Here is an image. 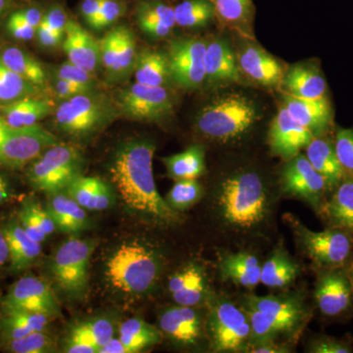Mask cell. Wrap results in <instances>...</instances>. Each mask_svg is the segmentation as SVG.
Here are the masks:
<instances>
[{
    "label": "cell",
    "instance_id": "1",
    "mask_svg": "<svg viewBox=\"0 0 353 353\" xmlns=\"http://www.w3.org/2000/svg\"><path fill=\"white\" fill-rule=\"evenodd\" d=\"M154 152L150 141H127L114 154L109 173L128 208L160 224H173L179 212L158 192L152 170Z\"/></svg>",
    "mask_w": 353,
    "mask_h": 353
},
{
    "label": "cell",
    "instance_id": "2",
    "mask_svg": "<svg viewBox=\"0 0 353 353\" xmlns=\"http://www.w3.org/2000/svg\"><path fill=\"white\" fill-rule=\"evenodd\" d=\"M159 257L150 246L139 241L122 243L106 262L105 277L111 287L130 296H141L157 284Z\"/></svg>",
    "mask_w": 353,
    "mask_h": 353
},
{
    "label": "cell",
    "instance_id": "3",
    "mask_svg": "<svg viewBox=\"0 0 353 353\" xmlns=\"http://www.w3.org/2000/svg\"><path fill=\"white\" fill-rule=\"evenodd\" d=\"M222 217L232 226L248 229L264 220L268 208L261 178L253 172H243L222 183L218 196Z\"/></svg>",
    "mask_w": 353,
    "mask_h": 353
},
{
    "label": "cell",
    "instance_id": "4",
    "mask_svg": "<svg viewBox=\"0 0 353 353\" xmlns=\"http://www.w3.org/2000/svg\"><path fill=\"white\" fill-rule=\"evenodd\" d=\"M257 119L259 113L252 101L243 94H229L202 109L196 127L209 139L228 141L245 134Z\"/></svg>",
    "mask_w": 353,
    "mask_h": 353
},
{
    "label": "cell",
    "instance_id": "5",
    "mask_svg": "<svg viewBox=\"0 0 353 353\" xmlns=\"http://www.w3.org/2000/svg\"><path fill=\"white\" fill-rule=\"evenodd\" d=\"M117 115L114 101L94 90L62 101L55 110L54 124L74 138H87L101 131Z\"/></svg>",
    "mask_w": 353,
    "mask_h": 353
},
{
    "label": "cell",
    "instance_id": "6",
    "mask_svg": "<svg viewBox=\"0 0 353 353\" xmlns=\"http://www.w3.org/2000/svg\"><path fill=\"white\" fill-rule=\"evenodd\" d=\"M83 163L79 148L57 143L30 164L26 176L32 188L50 196L64 192L77 176L82 175Z\"/></svg>",
    "mask_w": 353,
    "mask_h": 353
},
{
    "label": "cell",
    "instance_id": "7",
    "mask_svg": "<svg viewBox=\"0 0 353 353\" xmlns=\"http://www.w3.org/2000/svg\"><path fill=\"white\" fill-rule=\"evenodd\" d=\"M58 141L44 128H15L0 118V166L19 170L32 163Z\"/></svg>",
    "mask_w": 353,
    "mask_h": 353
},
{
    "label": "cell",
    "instance_id": "8",
    "mask_svg": "<svg viewBox=\"0 0 353 353\" xmlns=\"http://www.w3.org/2000/svg\"><path fill=\"white\" fill-rule=\"evenodd\" d=\"M90 241L72 239L60 245L51 261V273L61 292L71 299L87 294L90 261L94 252Z\"/></svg>",
    "mask_w": 353,
    "mask_h": 353
},
{
    "label": "cell",
    "instance_id": "9",
    "mask_svg": "<svg viewBox=\"0 0 353 353\" xmlns=\"http://www.w3.org/2000/svg\"><path fill=\"white\" fill-rule=\"evenodd\" d=\"M114 103L118 114L138 122H159L174 111L173 97L166 88L138 82L123 88L116 95Z\"/></svg>",
    "mask_w": 353,
    "mask_h": 353
},
{
    "label": "cell",
    "instance_id": "10",
    "mask_svg": "<svg viewBox=\"0 0 353 353\" xmlns=\"http://www.w3.org/2000/svg\"><path fill=\"white\" fill-rule=\"evenodd\" d=\"M294 231L306 255L319 268L347 266L353 254V236L340 228L313 232L296 223Z\"/></svg>",
    "mask_w": 353,
    "mask_h": 353
},
{
    "label": "cell",
    "instance_id": "11",
    "mask_svg": "<svg viewBox=\"0 0 353 353\" xmlns=\"http://www.w3.org/2000/svg\"><path fill=\"white\" fill-rule=\"evenodd\" d=\"M211 345L217 352H238L252 340V325L245 311L231 301L216 304L208 319Z\"/></svg>",
    "mask_w": 353,
    "mask_h": 353
},
{
    "label": "cell",
    "instance_id": "12",
    "mask_svg": "<svg viewBox=\"0 0 353 353\" xmlns=\"http://www.w3.org/2000/svg\"><path fill=\"white\" fill-rule=\"evenodd\" d=\"M206 43L199 38H182L172 41L166 55L171 82L183 90H196L205 81Z\"/></svg>",
    "mask_w": 353,
    "mask_h": 353
},
{
    "label": "cell",
    "instance_id": "13",
    "mask_svg": "<svg viewBox=\"0 0 353 353\" xmlns=\"http://www.w3.org/2000/svg\"><path fill=\"white\" fill-rule=\"evenodd\" d=\"M2 311L41 313L51 319L60 314L59 301L46 281L34 275L19 279L1 301Z\"/></svg>",
    "mask_w": 353,
    "mask_h": 353
},
{
    "label": "cell",
    "instance_id": "14",
    "mask_svg": "<svg viewBox=\"0 0 353 353\" xmlns=\"http://www.w3.org/2000/svg\"><path fill=\"white\" fill-rule=\"evenodd\" d=\"M315 285V301L323 317L334 320L353 312V294L347 266L320 268Z\"/></svg>",
    "mask_w": 353,
    "mask_h": 353
},
{
    "label": "cell",
    "instance_id": "15",
    "mask_svg": "<svg viewBox=\"0 0 353 353\" xmlns=\"http://www.w3.org/2000/svg\"><path fill=\"white\" fill-rule=\"evenodd\" d=\"M281 185L285 194L303 199L317 212L321 210L329 194L326 181L303 154L288 161L281 176Z\"/></svg>",
    "mask_w": 353,
    "mask_h": 353
},
{
    "label": "cell",
    "instance_id": "16",
    "mask_svg": "<svg viewBox=\"0 0 353 353\" xmlns=\"http://www.w3.org/2000/svg\"><path fill=\"white\" fill-rule=\"evenodd\" d=\"M313 138L312 132L297 123L284 105L279 109L268 134L269 145L274 154L289 161L307 148Z\"/></svg>",
    "mask_w": 353,
    "mask_h": 353
},
{
    "label": "cell",
    "instance_id": "17",
    "mask_svg": "<svg viewBox=\"0 0 353 353\" xmlns=\"http://www.w3.org/2000/svg\"><path fill=\"white\" fill-rule=\"evenodd\" d=\"M285 108L297 123L306 128L314 137L326 136L333 125V109L327 97L301 99L283 94Z\"/></svg>",
    "mask_w": 353,
    "mask_h": 353
},
{
    "label": "cell",
    "instance_id": "18",
    "mask_svg": "<svg viewBox=\"0 0 353 353\" xmlns=\"http://www.w3.org/2000/svg\"><path fill=\"white\" fill-rule=\"evenodd\" d=\"M62 48L68 61L92 75L101 64V43L76 21H68Z\"/></svg>",
    "mask_w": 353,
    "mask_h": 353
},
{
    "label": "cell",
    "instance_id": "19",
    "mask_svg": "<svg viewBox=\"0 0 353 353\" xmlns=\"http://www.w3.org/2000/svg\"><path fill=\"white\" fill-rule=\"evenodd\" d=\"M236 60L241 72L253 82L264 87L282 83L285 74L282 65L263 48L248 44L241 48Z\"/></svg>",
    "mask_w": 353,
    "mask_h": 353
},
{
    "label": "cell",
    "instance_id": "20",
    "mask_svg": "<svg viewBox=\"0 0 353 353\" xmlns=\"http://www.w3.org/2000/svg\"><path fill=\"white\" fill-rule=\"evenodd\" d=\"M159 328L170 340L194 345L201 336V317L196 307L176 305L166 309L159 318Z\"/></svg>",
    "mask_w": 353,
    "mask_h": 353
},
{
    "label": "cell",
    "instance_id": "21",
    "mask_svg": "<svg viewBox=\"0 0 353 353\" xmlns=\"http://www.w3.org/2000/svg\"><path fill=\"white\" fill-rule=\"evenodd\" d=\"M248 306L263 313L282 333L292 332L306 317L305 309L296 301L285 297L250 296Z\"/></svg>",
    "mask_w": 353,
    "mask_h": 353
},
{
    "label": "cell",
    "instance_id": "22",
    "mask_svg": "<svg viewBox=\"0 0 353 353\" xmlns=\"http://www.w3.org/2000/svg\"><path fill=\"white\" fill-rule=\"evenodd\" d=\"M205 81L213 85L238 83L241 70L229 43L224 39H212L206 46L204 57Z\"/></svg>",
    "mask_w": 353,
    "mask_h": 353
},
{
    "label": "cell",
    "instance_id": "23",
    "mask_svg": "<svg viewBox=\"0 0 353 353\" xmlns=\"http://www.w3.org/2000/svg\"><path fill=\"white\" fill-rule=\"evenodd\" d=\"M168 289L179 305L196 307L208 294L205 274L197 265L185 267L169 279Z\"/></svg>",
    "mask_w": 353,
    "mask_h": 353
},
{
    "label": "cell",
    "instance_id": "24",
    "mask_svg": "<svg viewBox=\"0 0 353 353\" xmlns=\"http://www.w3.org/2000/svg\"><path fill=\"white\" fill-rule=\"evenodd\" d=\"M305 150L308 161L325 179L328 192L331 194L345 175L336 155L334 139L325 136L314 137Z\"/></svg>",
    "mask_w": 353,
    "mask_h": 353
},
{
    "label": "cell",
    "instance_id": "25",
    "mask_svg": "<svg viewBox=\"0 0 353 353\" xmlns=\"http://www.w3.org/2000/svg\"><path fill=\"white\" fill-rule=\"evenodd\" d=\"M282 85L285 94L301 99L326 97L327 83L321 70L314 64H296L285 72Z\"/></svg>",
    "mask_w": 353,
    "mask_h": 353
},
{
    "label": "cell",
    "instance_id": "26",
    "mask_svg": "<svg viewBox=\"0 0 353 353\" xmlns=\"http://www.w3.org/2000/svg\"><path fill=\"white\" fill-rule=\"evenodd\" d=\"M319 213L329 227L340 228L353 236V176L345 174Z\"/></svg>",
    "mask_w": 353,
    "mask_h": 353
},
{
    "label": "cell",
    "instance_id": "27",
    "mask_svg": "<svg viewBox=\"0 0 353 353\" xmlns=\"http://www.w3.org/2000/svg\"><path fill=\"white\" fill-rule=\"evenodd\" d=\"M3 229L10 253V270L18 273L36 263L43 252L41 243L26 233L18 219L9 221Z\"/></svg>",
    "mask_w": 353,
    "mask_h": 353
},
{
    "label": "cell",
    "instance_id": "28",
    "mask_svg": "<svg viewBox=\"0 0 353 353\" xmlns=\"http://www.w3.org/2000/svg\"><path fill=\"white\" fill-rule=\"evenodd\" d=\"M64 192L85 210H106L114 201L110 187L97 176H78Z\"/></svg>",
    "mask_w": 353,
    "mask_h": 353
},
{
    "label": "cell",
    "instance_id": "29",
    "mask_svg": "<svg viewBox=\"0 0 353 353\" xmlns=\"http://www.w3.org/2000/svg\"><path fill=\"white\" fill-rule=\"evenodd\" d=\"M52 112V102L38 97H28L0 105V118L15 128L39 125Z\"/></svg>",
    "mask_w": 353,
    "mask_h": 353
},
{
    "label": "cell",
    "instance_id": "30",
    "mask_svg": "<svg viewBox=\"0 0 353 353\" xmlns=\"http://www.w3.org/2000/svg\"><path fill=\"white\" fill-rule=\"evenodd\" d=\"M46 209L61 233H80L90 225L87 210L65 192L50 194Z\"/></svg>",
    "mask_w": 353,
    "mask_h": 353
},
{
    "label": "cell",
    "instance_id": "31",
    "mask_svg": "<svg viewBox=\"0 0 353 353\" xmlns=\"http://www.w3.org/2000/svg\"><path fill=\"white\" fill-rule=\"evenodd\" d=\"M136 18L139 29L154 39L166 38L176 26L174 8L157 0L139 2Z\"/></svg>",
    "mask_w": 353,
    "mask_h": 353
},
{
    "label": "cell",
    "instance_id": "32",
    "mask_svg": "<svg viewBox=\"0 0 353 353\" xmlns=\"http://www.w3.org/2000/svg\"><path fill=\"white\" fill-rule=\"evenodd\" d=\"M261 268L259 259L252 253H230L220 263L222 278L234 284L253 289L260 283Z\"/></svg>",
    "mask_w": 353,
    "mask_h": 353
},
{
    "label": "cell",
    "instance_id": "33",
    "mask_svg": "<svg viewBox=\"0 0 353 353\" xmlns=\"http://www.w3.org/2000/svg\"><path fill=\"white\" fill-rule=\"evenodd\" d=\"M132 73L137 82L152 87H165L171 81L166 53L152 48L139 51Z\"/></svg>",
    "mask_w": 353,
    "mask_h": 353
},
{
    "label": "cell",
    "instance_id": "34",
    "mask_svg": "<svg viewBox=\"0 0 353 353\" xmlns=\"http://www.w3.org/2000/svg\"><path fill=\"white\" fill-rule=\"evenodd\" d=\"M51 318L27 311H2L0 336L3 343L17 340L34 332L46 331Z\"/></svg>",
    "mask_w": 353,
    "mask_h": 353
},
{
    "label": "cell",
    "instance_id": "35",
    "mask_svg": "<svg viewBox=\"0 0 353 353\" xmlns=\"http://www.w3.org/2000/svg\"><path fill=\"white\" fill-rule=\"evenodd\" d=\"M0 59L9 69L39 90L48 85V78L41 62L17 46H7L0 51Z\"/></svg>",
    "mask_w": 353,
    "mask_h": 353
},
{
    "label": "cell",
    "instance_id": "36",
    "mask_svg": "<svg viewBox=\"0 0 353 353\" xmlns=\"http://www.w3.org/2000/svg\"><path fill=\"white\" fill-rule=\"evenodd\" d=\"M21 226L34 241L43 243L57 230L54 221L48 209L34 199H26L18 214Z\"/></svg>",
    "mask_w": 353,
    "mask_h": 353
},
{
    "label": "cell",
    "instance_id": "37",
    "mask_svg": "<svg viewBox=\"0 0 353 353\" xmlns=\"http://www.w3.org/2000/svg\"><path fill=\"white\" fill-rule=\"evenodd\" d=\"M168 175L174 180L197 179L205 172L203 146L194 145L171 157L163 158Z\"/></svg>",
    "mask_w": 353,
    "mask_h": 353
},
{
    "label": "cell",
    "instance_id": "38",
    "mask_svg": "<svg viewBox=\"0 0 353 353\" xmlns=\"http://www.w3.org/2000/svg\"><path fill=\"white\" fill-rule=\"evenodd\" d=\"M161 334L160 330L139 318L126 320L119 329V339L129 353L141 352L157 345L161 341Z\"/></svg>",
    "mask_w": 353,
    "mask_h": 353
},
{
    "label": "cell",
    "instance_id": "39",
    "mask_svg": "<svg viewBox=\"0 0 353 353\" xmlns=\"http://www.w3.org/2000/svg\"><path fill=\"white\" fill-rule=\"evenodd\" d=\"M297 273L296 264L278 250L262 266L260 283L271 289H282L296 280Z\"/></svg>",
    "mask_w": 353,
    "mask_h": 353
},
{
    "label": "cell",
    "instance_id": "40",
    "mask_svg": "<svg viewBox=\"0 0 353 353\" xmlns=\"http://www.w3.org/2000/svg\"><path fill=\"white\" fill-rule=\"evenodd\" d=\"M216 16L228 27L246 32L252 20V0H211Z\"/></svg>",
    "mask_w": 353,
    "mask_h": 353
},
{
    "label": "cell",
    "instance_id": "41",
    "mask_svg": "<svg viewBox=\"0 0 353 353\" xmlns=\"http://www.w3.org/2000/svg\"><path fill=\"white\" fill-rule=\"evenodd\" d=\"M176 25L188 29L205 27L216 16L211 0H183L174 8Z\"/></svg>",
    "mask_w": 353,
    "mask_h": 353
},
{
    "label": "cell",
    "instance_id": "42",
    "mask_svg": "<svg viewBox=\"0 0 353 353\" xmlns=\"http://www.w3.org/2000/svg\"><path fill=\"white\" fill-rule=\"evenodd\" d=\"M137 41L134 32L121 26L120 48L117 59L114 64L110 73L106 75L108 83H118L126 80L128 77L134 72V62H136Z\"/></svg>",
    "mask_w": 353,
    "mask_h": 353
},
{
    "label": "cell",
    "instance_id": "43",
    "mask_svg": "<svg viewBox=\"0 0 353 353\" xmlns=\"http://www.w3.org/2000/svg\"><path fill=\"white\" fill-rule=\"evenodd\" d=\"M41 90L9 69L0 59V105L28 97H38Z\"/></svg>",
    "mask_w": 353,
    "mask_h": 353
},
{
    "label": "cell",
    "instance_id": "44",
    "mask_svg": "<svg viewBox=\"0 0 353 353\" xmlns=\"http://www.w3.org/2000/svg\"><path fill=\"white\" fill-rule=\"evenodd\" d=\"M202 189L196 179L176 181L172 187L166 201L176 212L192 208L201 199Z\"/></svg>",
    "mask_w": 353,
    "mask_h": 353
},
{
    "label": "cell",
    "instance_id": "45",
    "mask_svg": "<svg viewBox=\"0 0 353 353\" xmlns=\"http://www.w3.org/2000/svg\"><path fill=\"white\" fill-rule=\"evenodd\" d=\"M3 350L12 353H46L53 350V341L44 331L34 332L23 338L6 341Z\"/></svg>",
    "mask_w": 353,
    "mask_h": 353
},
{
    "label": "cell",
    "instance_id": "46",
    "mask_svg": "<svg viewBox=\"0 0 353 353\" xmlns=\"http://www.w3.org/2000/svg\"><path fill=\"white\" fill-rule=\"evenodd\" d=\"M334 143L343 170L353 176V128L339 130L334 134Z\"/></svg>",
    "mask_w": 353,
    "mask_h": 353
},
{
    "label": "cell",
    "instance_id": "47",
    "mask_svg": "<svg viewBox=\"0 0 353 353\" xmlns=\"http://www.w3.org/2000/svg\"><path fill=\"white\" fill-rule=\"evenodd\" d=\"M55 77L90 92L95 90V82L92 78V74L88 73L85 70L76 66L70 61L64 62L58 66L55 70Z\"/></svg>",
    "mask_w": 353,
    "mask_h": 353
},
{
    "label": "cell",
    "instance_id": "48",
    "mask_svg": "<svg viewBox=\"0 0 353 353\" xmlns=\"http://www.w3.org/2000/svg\"><path fill=\"white\" fill-rule=\"evenodd\" d=\"M120 39L121 26L109 31L99 41L101 43V65L105 69L106 75L110 73L116 59H117L120 48Z\"/></svg>",
    "mask_w": 353,
    "mask_h": 353
},
{
    "label": "cell",
    "instance_id": "49",
    "mask_svg": "<svg viewBox=\"0 0 353 353\" xmlns=\"http://www.w3.org/2000/svg\"><path fill=\"white\" fill-rule=\"evenodd\" d=\"M65 352L68 353H99V347L83 330L80 323L72 327L68 340L66 341Z\"/></svg>",
    "mask_w": 353,
    "mask_h": 353
},
{
    "label": "cell",
    "instance_id": "50",
    "mask_svg": "<svg viewBox=\"0 0 353 353\" xmlns=\"http://www.w3.org/2000/svg\"><path fill=\"white\" fill-rule=\"evenodd\" d=\"M85 331L90 334L99 350L114 336V327L110 320L106 318L90 320V321L80 323Z\"/></svg>",
    "mask_w": 353,
    "mask_h": 353
},
{
    "label": "cell",
    "instance_id": "51",
    "mask_svg": "<svg viewBox=\"0 0 353 353\" xmlns=\"http://www.w3.org/2000/svg\"><path fill=\"white\" fill-rule=\"evenodd\" d=\"M309 352L314 353H352V341L333 336H320L309 343Z\"/></svg>",
    "mask_w": 353,
    "mask_h": 353
},
{
    "label": "cell",
    "instance_id": "52",
    "mask_svg": "<svg viewBox=\"0 0 353 353\" xmlns=\"http://www.w3.org/2000/svg\"><path fill=\"white\" fill-rule=\"evenodd\" d=\"M125 12V6L116 0H102L99 15L95 20L94 30H103L119 20Z\"/></svg>",
    "mask_w": 353,
    "mask_h": 353
},
{
    "label": "cell",
    "instance_id": "53",
    "mask_svg": "<svg viewBox=\"0 0 353 353\" xmlns=\"http://www.w3.org/2000/svg\"><path fill=\"white\" fill-rule=\"evenodd\" d=\"M6 30L9 36L18 41H31L36 37L37 29L26 22L15 12L9 15L6 22Z\"/></svg>",
    "mask_w": 353,
    "mask_h": 353
},
{
    "label": "cell",
    "instance_id": "54",
    "mask_svg": "<svg viewBox=\"0 0 353 353\" xmlns=\"http://www.w3.org/2000/svg\"><path fill=\"white\" fill-rule=\"evenodd\" d=\"M43 21L52 31L57 34L65 36L67 24H68V17L61 6H54L50 7L46 13L43 14Z\"/></svg>",
    "mask_w": 353,
    "mask_h": 353
},
{
    "label": "cell",
    "instance_id": "55",
    "mask_svg": "<svg viewBox=\"0 0 353 353\" xmlns=\"http://www.w3.org/2000/svg\"><path fill=\"white\" fill-rule=\"evenodd\" d=\"M37 39H38L39 43L43 48H57L63 43L64 37L61 34H57L50 29L46 23L41 19V24L37 30L36 34Z\"/></svg>",
    "mask_w": 353,
    "mask_h": 353
},
{
    "label": "cell",
    "instance_id": "56",
    "mask_svg": "<svg viewBox=\"0 0 353 353\" xmlns=\"http://www.w3.org/2000/svg\"><path fill=\"white\" fill-rule=\"evenodd\" d=\"M53 90H54L55 94H57L58 99H62V101L71 99V97H75L77 94L90 92V90L78 87V85H74V83L67 82V81L57 78V77H55L54 82H53Z\"/></svg>",
    "mask_w": 353,
    "mask_h": 353
},
{
    "label": "cell",
    "instance_id": "57",
    "mask_svg": "<svg viewBox=\"0 0 353 353\" xmlns=\"http://www.w3.org/2000/svg\"><path fill=\"white\" fill-rule=\"evenodd\" d=\"M102 0H83L81 6V13L88 27H94L95 20L99 15Z\"/></svg>",
    "mask_w": 353,
    "mask_h": 353
},
{
    "label": "cell",
    "instance_id": "58",
    "mask_svg": "<svg viewBox=\"0 0 353 353\" xmlns=\"http://www.w3.org/2000/svg\"><path fill=\"white\" fill-rule=\"evenodd\" d=\"M19 17L25 20L26 22L29 23L32 27L38 30L39 24H41V19L43 17V11L38 7H28V8L20 9V10L15 11Z\"/></svg>",
    "mask_w": 353,
    "mask_h": 353
},
{
    "label": "cell",
    "instance_id": "59",
    "mask_svg": "<svg viewBox=\"0 0 353 353\" xmlns=\"http://www.w3.org/2000/svg\"><path fill=\"white\" fill-rule=\"evenodd\" d=\"M250 352L253 353H282L289 352V350H285L284 347L276 345L271 341H265L252 345Z\"/></svg>",
    "mask_w": 353,
    "mask_h": 353
},
{
    "label": "cell",
    "instance_id": "60",
    "mask_svg": "<svg viewBox=\"0 0 353 353\" xmlns=\"http://www.w3.org/2000/svg\"><path fill=\"white\" fill-rule=\"evenodd\" d=\"M9 259H10V253H9L8 241L4 233L3 226L0 225V271L8 263Z\"/></svg>",
    "mask_w": 353,
    "mask_h": 353
},
{
    "label": "cell",
    "instance_id": "61",
    "mask_svg": "<svg viewBox=\"0 0 353 353\" xmlns=\"http://www.w3.org/2000/svg\"><path fill=\"white\" fill-rule=\"evenodd\" d=\"M99 353H129L119 338H113L99 350Z\"/></svg>",
    "mask_w": 353,
    "mask_h": 353
},
{
    "label": "cell",
    "instance_id": "62",
    "mask_svg": "<svg viewBox=\"0 0 353 353\" xmlns=\"http://www.w3.org/2000/svg\"><path fill=\"white\" fill-rule=\"evenodd\" d=\"M13 196V190L8 180L0 174V205L10 201Z\"/></svg>",
    "mask_w": 353,
    "mask_h": 353
},
{
    "label": "cell",
    "instance_id": "63",
    "mask_svg": "<svg viewBox=\"0 0 353 353\" xmlns=\"http://www.w3.org/2000/svg\"><path fill=\"white\" fill-rule=\"evenodd\" d=\"M11 0H0V21L2 20L3 16L6 15L7 10L10 7Z\"/></svg>",
    "mask_w": 353,
    "mask_h": 353
},
{
    "label": "cell",
    "instance_id": "64",
    "mask_svg": "<svg viewBox=\"0 0 353 353\" xmlns=\"http://www.w3.org/2000/svg\"><path fill=\"white\" fill-rule=\"evenodd\" d=\"M347 272H348V278H350V285H352V294H353V254L352 259H350V262L347 264Z\"/></svg>",
    "mask_w": 353,
    "mask_h": 353
}]
</instances>
